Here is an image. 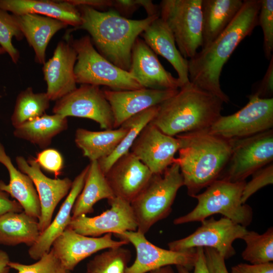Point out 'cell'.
I'll list each match as a JSON object with an SVG mask.
<instances>
[{"label":"cell","instance_id":"6da1fadb","mask_svg":"<svg viewBox=\"0 0 273 273\" xmlns=\"http://www.w3.org/2000/svg\"><path fill=\"white\" fill-rule=\"evenodd\" d=\"M261 0H244L233 20L213 41L188 60L190 82L216 96L223 103L230 101L222 91L220 76L222 68L239 44L258 25Z\"/></svg>","mask_w":273,"mask_h":273},{"label":"cell","instance_id":"7a4b0ae2","mask_svg":"<svg viewBox=\"0 0 273 273\" xmlns=\"http://www.w3.org/2000/svg\"><path fill=\"white\" fill-rule=\"evenodd\" d=\"M81 24L72 30L84 29L90 35L98 52L111 63L128 71L133 44L142 32L159 15L132 20L116 11L100 12L86 6L77 7Z\"/></svg>","mask_w":273,"mask_h":273},{"label":"cell","instance_id":"3957f363","mask_svg":"<svg viewBox=\"0 0 273 273\" xmlns=\"http://www.w3.org/2000/svg\"><path fill=\"white\" fill-rule=\"evenodd\" d=\"M175 136L180 140V147L174 162L179 165L188 194L193 197L219 178L231 154V142L208 129Z\"/></svg>","mask_w":273,"mask_h":273},{"label":"cell","instance_id":"277c9868","mask_svg":"<svg viewBox=\"0 0 273 273\" xmlns=\"http://www.w3.org/2000/svg\"><path fill=\"white\" fill-rule=\"evenodd\" d=\"M223 102L192 83L158 106L150 122L166 134H178L209 127L221 115Z\"/></svg>","mask_w":273,"mask_h":273},{"label":"cell","instance_id":"5b68a950","mask_svg":"<svg viewBox=\"0 0 273 273\" xmlns=\"http://www.w3.org/2000/svg\"><path fill=\"white\" fill-rule=\"evenodd\" d=\"M246 181L232 183L217 179L201 194L193 198L197 200L196 207L189 213L175 218L176 225L202 221L210 216L220 214L245 228L252 222L251 207L241 202L242 192Z\"/></svg>","mask_w":273,"mask_h":273},{"label":"cell","instance_id":"8992f818","mask_svg":"<svg viewBox=\"0 0 273 273\" xmlns=\"http://www.w3.org/2000/svg\"><path fill=\"white\" fill-rule=\"evenodd\" d=\"M184 186L179 165L174 162L162 173L153 174L131 202L137 231L145 235L158 221L169 215L177 193Z\"/></svg>","mask_w":273,"mask_h":273},{"label":"cell","instance_id":"52a82bcc","mask_svg":"<svg viewBox=\"0 0 273 273\" xmlns=\"http://www.w3.org/2000/svg\"><path fill=\"white\" fill-rule=\"evenodd\" d=\"M70 40L77 53L74 67L76 83L105 85L116 90L143 88L128 71L101 55L94 48L89 35Z\"/></svg>","mask_w":273,"mask_h":273},{"label":"cell","instance_id":"ba28073f","mask_svg":"<svg viewBox=\"0 0 273 273\" xmlns=\"http://www.w3.org/2000/svg\"><path fill=\"white\" fill-rule=\"evenodd\" d=\"M202 0H162L159 17L171 31L176 47L191 59L203 45Z\"/></svg>","mask_w":273,"mask_h":273},{"label":"cell","instance_id":"9c48e42d","mask_svg":"<svg viewBox=\"0 0 273 273\" xmlns=\"http://www.w3.org/2000/svg\"><path fill=\"white\" fill-rule=\"evenodd\" d=\"M229 140L231 154L218 179L232 183L245 181L254 172L272 162V129L250 136Z\"/></svg>","mask_w":273,"mask_h":273},{"label":"cell","instance_id":"30bf717a","mask_svg":"<svg viewBox=\"0 0 273 273\" xmlns=\"http://www.w3.org/2000/svg\"><path fill=\"white\" fill-rule=\"evenodd\" d=\"M240 110L221 115L208 129L214 135L226 140L244 138L272 129L273 98L262 99L254 94Z\"/></svg>","mask_w":273,"mask_h":273},{"label":"cell","instance_id":"8fae6325","mask_svg":"<svg viewBox=\"0 0 273 273\" xmlns=\"http://www.w3.org/2000/svg\"><path fill=\"white\" fill-rule=\"evenodd\" d=\"M201 224L189 236L168 244L169 250L184 251L198 247L216 250L225 259L236 254L233 243L242 239L248 230L246 228L223 217L219 220L213 217L201 221Z\"/></svg>","mask_w":273,"mask_h":273},{"label":"cell","instance_id":"7c38bea8","mask_svg":"<svg viewBox=\"0 0 273 273\" xmlns=\"http://www.w3.org/2000/svg\"><path fill=\"white\" fill-rule=\"evenodd\" d=\"M53 112L64 117L86 118L104 129L114 128V117L108 101L99 86L81 84L56 101Z\"/></svg>","mask_w":273,"mask_h":273},{"label":"cell","instance_id":"4fadbf2b","mask_svg":"<svg viewBox=\"0 0 273 273\" xmlns=\"http://www.w3.org/2000/svg\"><path fill=\"white\" fill-rule=\"evenodd\" d=\"M116 236L131 243L136 251L134 261L124 273H147L172 265L183 266L190 270L193 268L197 256L196 248L184 251L164 249L151 243L144 234L137 231H126Z\"/></svg>","mask_w":273,"mask_h":273},{"label":"cell","instance_id":"5bb4252c","mask_svg":"<svg viewBox=\"0 0 273 273\" xmlns=\"http://www.w3.org/2000/svg\"><path fill=\"white\" fill-rule=\"evenodd\" d=\"M108 202L110 209L94 217L83 214L72 218L68 227L79 234L93 237L137 231L136 221L130 203L116 197Z\"/></svg>","mask_w":273,"mask_h":273},{"label":"cell","instance_id":"9a60e30c","mask_svg":"<svg viewBox=\"0 0 273 273\" xmlns=\"http://www.w3.org/2000/svg\"><path fill=\"white\" fill-rule=\"evenodd\" d=\"M180 147L177 137L165 134L150 122L142 130L130 152L153 174H160L173 163L174 155Z\"/></svg>","mask_w":273,"mask_h":273},{"label":"cell","instance_id":"2e32d148","mask_svg":"<svg viewBox=\"0 0 273 273\" xmlns=\"http://www.w3.org/2000/svg\"><path fill=\"white\" fill-rule=\"evenodd\" d=\"M16 162L18 169L31 179L38 194L41 208L38 223L41 233L51 223L55 208L68 194L72 181L68 177L62 179L48 177L41 171L34 157H29L26 160L24 157L19 156L16 157Z\"/></svg>","mask_w":273,"mask_h":273},{"label":"cell","instance_id":"e0dca14e","mask_svg":"<svg viewBox=\"0 0 273 273\" xmlns=\"http://www.w3.org/2000/svg\"><path fill=\"white\" fill-rule=\"evenodd\" d=\"M111 233L100 237L79 234L68 227L53 242L51 250L67 270L72 271L82 260L97 252L122 247L129 243L116 241Z\"/></svg>","mask_w":273,"mask_h":273},{"label":"cell","instance_id":"ac0fdd59","mask_svg":"<svg viewBox=\"0 0 273 273\" xmlns=\"http://www.w3.org/2000/svg\"><path fill=\"white\" fill-rule=\"evenodd\" d=\"M77 53L70 38L59 41L53 55L42 68L50 101H57L77 88L74 67Z\"/></svg>","mask_w":273,"mask_h":273},{"label":"cell","instance_id":"d6986e66","mask_svg":"<svg viewBox=\"0 0 273 273\" xmlns=\"http://www.w3.org/2000/svg\"><path fill=\"white\" fill-rule=\"evenodd\" d=\"M128 72L143 88L164 90L181 87L178 79L165 69L156 54L139 37L132 49Z\"/></svg>","mask_w":273,"mask_h":273},{"label":"cell","instance_id":"ffe728a7","mask_svg":"<svg viewBox=\"0 0 273 273\" xmlns=\"http://www.w3.org/2000/svg\"><path fill=\"white\" fill-rule=\"evenodd\" d=\"M152 175L149 168L129 151L113 163L105 176L115 197L131 203Z\"/></svg>","mask_w":273,"mask_h":273},{"label":"cell","instance_id":"44dd1931","mask_svg":"<svg viewBox=\"0 0 273 273\" xmlns=\"http://www.w3.org/2000/svg\"><path fill=\"white\" fill-rule=\"evenodd\" d=\"M178 89L141 88L132 90L103 91L112 111L114 128H117L132 116L147 109L159 105L176 94Z\"/></svg>","mask_w":273,"mask_h":273},{"label":"cell","instance_id":"7402d4cb","mask_svg":"<svg viewBox=\"0 0 273 273\" xmlns=\"http://www.w3.org/2000/svg\"><path fill=\"white\" fill-rule=\"evenodd\" d=\"M88 170V165L77 175L66 198L49 226L40 233L36 242L28 249L30 257L38 260L48 253L54 241L68 227L72 219V210L74 203L81 192Z\"/></svg>","mask_w":273,"mask_h":273},{"label":"cell","instance_id":"603a6c76","mask_svg":"<svg viewBox=\"0 0 273 273\" xmlns=\"http://www.w3.org/2000/svg\"><path fill=\"white\" fill-rule=\"evenodd\" d=\"M141 35L156 55L162 56L171 64L178 75L181 87L190 82L188 60L181 55L171 31L160 17L155 19Z\"/></svg>","mask_w":273,"mask_h":273},{"label":"cell","instance_id":"cb8c5ba5","mask_svg":"<svg viewBox=\"0 0 273 273\" xmlns=\"http://www.w3.org/2000/svg\"><path fill=\"white\" fill-rule=\"evenodd\" d=\"M0 8L15 15L33 14L53 18L74 28L81 22L78 9L68 0H0Z\"/></svg>","mask_w":273,"mask_h":273},{"label":"cell","instance_id":"d4e9b609","mask_svg":"<svg viewBox=\"0 0 273 273\" xmlns=\"http://www.w3.org/2000/svg\"><path fill=\"white\" fill-rule=\"evenodd\" d=\"M0 163L8 170L10 177L8 184L0 180V189L14 198L27 214L38 219L41 214V208L34 184L28 175L14 166L11 159L6 153L4 147L1 143Z\"/></svg>","mask_w":273,"mask_h":273},{"label":"cell","instance_id":"484cf974","mask_svg":"<svg viewBox=\"0 0 273 273\" xmlns=\"http://www.w3.org/2000/svg\"><path fill=\"white\" fill-rule=\"evenodd\" d=\"M14 15L21 33L33 49L35 61L43 65L50 40L68 25L56 19L37 14Z\"/></svg>","mask_w":273,"mask_h":273},{"label":"cell","instance_id":"4316f807","mask_svg":"<svg viewBox=\"0 0 273 273\" xmlns=\"http://www.w3.org/2000/svg\"><path fill=\"white\" fill-rule=\"evenodd\" d=\"M243 4L242 0H202L201 48L218 36L236 17Z\"/></svg>","mask_w":273,"mask_h":273},{"label":"cell","instance_id":"83f0119b","mask_svg":"<svg viewBox=\"0 0 273 273\" xmlns=\"http://www.w3.org/2000/svg\"><path fill=\"white\" fill-rule=\"evenodd\" d=\"M128 130L123 123L119 127L103 131H92L79 128L75 133L76 145L84 157L90 161L109 156L117 147Z\"/></svg>","mask_w":273,"mask_h":273},{"label":"cell","instance_id":"f1b7e54d","mask_svg":"<svg viewBox=\"0 0 273 273\" xmlns=\"http://www.w3.org/2000/svg\"><path fill=\"white\" fill-rule=\"evenodd\" d=\"M40 232L38 219L21 212H9L0 217V245L15 246L25 244L29 247Z\"/></svg>","mask_w":273,"mask_h":273},{"label":"cell","instance_id":"f546056e","mask_svg":"<svg viewBox=\"0 0 273 273\" xmlns=\"http://www.w3.org/2000/svg\"><path fill=\"white\" fill-rule=\"evenodd\" d=\"M115 197L98 161H90L83 189L72 210V218L94 211V206L101 200Z\"/></svg>","mask_w":273,"mask_h":273},{"label":"cell","instance_id":"4dcf8cb0","mask_svg":"<svg viewBox=\"0 0 273 273\" xmlns=\"http://www.w3.org/2000/svg\"><path fill=\"white\" fill-rule=\"evenodd\" d=\"M67 127V117L44 114L15 128L14 135L44 149L51 144L54 137Z\"/></svg>","mask_w":273,"mask_h":273},{"label":"cell","instance_id":"1f68e13d","mask_svg":"<svg viewBox=\"0 0 273 273\" xmlns=\"http://www.w3.org/2000/svg\"><path fill=\"white\" fill-rule=\"evenodd\" d=\"M158 106L147 109L132 116L123 123L128 128L127 133L109 156L98 161L99 166L105 175L117 159L129 152L142 130L155 116Z\"/></svg>","mask_w":273,"mask_h":273},{"label":"cell","instance_id":"d6a6232c","mask_svg":"<svg viewBox=\"0 0 273 273\" xmlns=\"http://www.w3.org/2000/svg\"><path fill=\"white\" fill-rule=\"evenodd\" d=\"M50 101L46 93H34L31 87L21 91L17 97L11 116L12 125L16 128L44 115Z\"/></svg>","mask_w":273,"mask_h":273},{"label":"cell","instance_id":"836d02e7","mask_svg":"<svg viewBox=\"0 0 273 273\" xmlns=\"http://www.w3.org/2000/svg\"><path fill=\"white\" fill-rule=\"evenodd\" d=\"M241 239L246 246L242 253L244 260L257 264L271 262L273 260V228H269L263 234L247 231Z\"/></svg>","mask_w":273,"mask_h":273},{"label":"cell","instance_id":"e575fe53","mask_svg":"<svg viewBox=\"0 0 273 273\" xmlns=\"http://www.w3.org/2000/svg\"><path fill=\"white\" fill-rule=\"evenodd\" d=\"M131 258L127 249L119 247L109 248L96 255L86 266L89 273H124Z\"/></svg>","mask_w":273,"mask_h":273},{"label":"cell","instance_id":"d590c367","mask_svg":"<svg viewBox=\"0 0 273 273\" xmlns=\"http://www.w3.org/2000/svg\"><path fill=\"white\" fill-rule=\"evenodd\" d=\"M14 37L20 40L24 36L18 26L15 16L0 8V46L8 54L13 63L16 64L19 61L20 53L12 43Z\"/></svg>","mask_w":273,"mask_h":273},{"label":"cell","instance_id":"8d00e7d4","mask_svg":"<svg viewBox=\"0 0 273 273\" xmlns=\"http://www.w3.org/2000/svg\"><path fill=\"white\" fill-rule=\"evenodd\" d=\"M9 266L17 273H73L64 267L51 249L34 263L25 264L10 261Z\"/></svg>","mask_w":273,"mask_h":273},{"label":"cell","instance_id":"74e56055","mask_svg":"<svg viewBox=\"0 0 273 273\" xmlns=\"http://www.w3.org/2000/svg\"><path fill=\"white\" fill-rule=\"evenodd\" d=\"M258 25L261 27L263 35L264 55L270 60L273 56V1L261 0L258 17Z\"/></svg>","mask_w":273,"mask_h":273},{"label":"cell","instance_id":"f35d334b","mask_svg":"<svg viewBox=\"0 0 273 273\" xmlns=\"http://www.w3.org/2000/svg\"><path fill=\"white\" fill-rule=\"evenodd\" d=\"M250 181L246 183L243 190L241 202L245 204L247 200L263 187L273 183L272 162L258 169L252 174Z\"/></svg>","mask_w":273,"mask_h":273},{"label":"cell","instance_id":"ab89813d","mask_svg":"<svg viewBox=\"0 0 273 273\" xmlns=\"http://www.w3.org/2000/svg\"><path fill=\"white\" fill-rule=\"evenodd\" d=\"M35 159L40 168L54 174L56 178L61 174L64 160L61 153L56 149H45L37 154Z\"/></svg>","mask_w":273,"mask_h":273},{"label":"cell","instance_id":"60d3db41","mask_svg":"<svg viewBox=\"0 0 273 273\" xmlns=\"http://www.w3.org/2000/svg\"><path fill=\"white\" fill-rule=\"evenodd\" d=\"M145 9L148 16L159 15V7L148 0H115L113 6L120 12L125 14L132 13L139 7Z\"/></svg>","mask_w":273,"mask_h":273},{"label":"cell","instance_id":"b9f144b4","mask_svg":"<svg viewBox=\"0 0 273 273\" xmlns=\"http://www.w3.org/2000/svg\"><path fill=\"white\" fill-rule=\"evenodd\" d=\"M203 249L206 264L209 273H229L223 256L213 248L205 247Z\"/></svg>","mask_w":273,"mask_h":273},{"label":"cell","instance_id":"7bdbcfd3","mask_svg":"<svg viewBox=\"0 0 273 273\" xmlns=\"http://www.w3.org/2000/svg\"><path fill=\"white\" fill-rule=\"evenodd\" d=\"M252 94L262 99H269L273 95V56L270 59L267 69L263 78L257 83Z\"/></svg>","mask_w":273,"mask_h":273},{"label":"cell","instance_id":"ee69618b","mask_svg":"<svg viewBox=\"0 0 273 273\" xmlns=\"http://www.w3.org/2000/svg\"><path fill=\"white\" fill-rule=\"evenodd\" d=\"M231 273H273V263L257 264L241 263L233 266Z\"/></svg>","mask_w":273,"mask_h":273},{"label":"cell","instance_id":"f6af8a7d","mask_svg":"<svg viewBox=\"0 0 273 273\" xmlns=\"http://www.w3.org/2000/svg\"><path fill=\"white\" fill-rule=\"evenodd\" d=\"M196 249L197 256L193 271L191 272L183 266L177 265L176 268L178 273H209L205 262L203 248L198 247Z\"/></svg>","mask_w":273,"mask_h":273},{"label":"cell","instance_id":"bcb514c9","mask_svg":"<svg viewBox=\"0 0 273 273\" xmlns=\"http://www.w3.org/2000/svg\"><path fill=\"white\" fill-rule=\"evenodd\" d=\"M9 195L0 189V217L9 212H21L23 208L16 200L9 198Z\"/></svg>","mask_w":273,"mask_h":273},{"label":"cell","instance_id":"7dc6e473","mask_svg":"<svg viewBox=\"0 0 273 273\" xmlns=\"http://www.w3.org/2000/svg\"><path fill=\"white\" fill-rule=\"evenodd\" d=\"M69 3L76 7L86 6L96 8H106L113 6L112 0H68Z\"/></svg>","mask_w":273,"mask_h":273},{"label":"cell","instance_id":"c3c4849f","mask_svg":"<svg viewBox=\"0 0 273 273\" xmlns=\"http://www.w3.org/2000/svg\"><path fill=\"white\" fill-rule=\"evenodd\" d=\"M10 262L8 254L0 249V273H10V267L9 266Z\"/></svg>","mask_w":273,"mask_h":273},{"label":"cell","instance_id":"681fc988","mask_svg":"<svg viewBox=\"0 0 273 273\" xmlns=\"http://www.w3.org/2000/svg\"><path fill=\"white\" fill-rule=\"evenodd\" d=\"M148 273H175V272L171 265H167L152 270Z\"/></svg>","mask_w":273,"mask_h":273},{"label":"cell","instance_id":"f907efd6","mask_svg":"<svg viewBox=\"0 0 273 273\" xmlns=\"http://www.w3.org/2000/svg\"><path fill=\"white\" fill-rule=\"evenodd\" d=\"M6 53L5 50L0 46V55H3Z\"/></svg>","mask_w":273,"mask_h":273},{"label":"cell","instance_id":"816d5d0a","mask_svg":"<svg viewBox=\"0 0 273 273\" xmlns=\"http://www.w3.org/2000/svg\"><path fill=\"white\" fill-rule=\"evenodd\" d=\"M85 273H89V272H86Z\"/></svg>","mask_w":273,"mask_h":273}]
</instances>
